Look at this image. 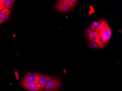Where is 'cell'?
Here are the masks:
<instances>
[{"mask_svg":"<svg viewBox=\"0 0 122 91\" xmlns=\"http://www.w3.org/2000/svg\"><path fill=\"white\" fill-rule=\"evenodd\" d=\"M2 1L5 8L10 10L12 9L15 2V0H2Z\"/></svg>","mask_w":122,"mask_h":91,"instance_id":"cell-10","label":"cell"},{"mask_svg":"<svg viewBox=\"0 0 122 91\" xmlns=\"http://www.w3.org/2000/svg\"><path fill=\"white\" fill-rule=\"evenodd\" d=\"M63 0L67 3L71 8L74 7L79 1L78 0Z\"/></svg>","mask_w":122,"mask_h":91,"instance_id":"cell-13","label":"cell"},{"mask_svg":"<svg viewBox=\"0 0 122 91\" xmlns=\"http://www.w3.org/2000/svg\"><path fill=\"white\" fill-rule=\"evenodd\" d=\"M56 9L58 11L61 12H66L72 9V8L67 3L63 0H60L56 5Z\"/></svg>","mask_w":122,"mask_h":91,"instance_id":"cell-5","label":"cell"},{"mask_svg":"<svg viewBox=\"0 0 122 91\" xmlns=\"http://www.w3.org/2000/svg\"><path fill=\"white\" fill-rule=\"evenodd\" d=\"M95 31V28L92 25H90L86 30L84 33L85 37V38H89L92 34Z\"/></svg>","mask_w":122,"mask_h":91,"instance_id":"cell-9","label":"cell"},{"mask_svg":"<svg viewBox=\"0 0 122 91\" xmlns=\"http://www.w3.org/2000/svg\"><path fill=\"white\" fill-rule=\"evenodd\" d=\"M5 8V5L3 2L2 0H0V13Z\"/></svg>","mask_w":122,"mask_h":91,"instance_id":"cell-14","label":"cell"},{"mask_svg":"<svg viewBox=\"0 0 122 91\" xmlns=\"http://www.w3.org/2000/svg\"><path fill=\"white\" fill-rule=\"evenodd\" d=\"M96 39H99V38L98 36L97 31L95 30V31L92 34L90 37L87 39V42L88 43H89V42H90L92 41L93 40Z\"/></svg>","mask_w":122,"mask_h":91,"instance_id":"cell-12","label":"cell"},{"mask_svg":"<svg viewBox=\"0 0 122 91\" xmlns=\"http://www.w3.org/2000/svg\"><path fill=\"white\" fill-rule=\"evenodd\" d=\"M98 36L101 43L104 46L107 45L112 35V30L109 25H105L97 31Z\"/></svg>","mask_w":122,"mask_h":91,"instance_id":"cell-1","label":"cell"},{"mask_svg":"<svg viewBox=\"0 0 122 91\" xmlns=\"http://www.w3.org/2000/svg\"><path fill=\"white\" fill-rule=\"evenodd\" d=\"M89 46L93 49H101L105 47L102 44L101 42L99 39H94L90 42Z\"/></svg>","mask_w":122,"mask_h":91,"instance_id":"cell-8","label":"cell"},{"mask_svg":"<svg viewBox=\"0 0 122 91\" xmlns=\"http://www.w3.org/2000/svg\"><path fill=\"white\" fill-rule=\"evenodd\" d=\"M22 86L26 89L30 91H39L40 89V85L39 83L37 85L28 84L26 83L23 80L21 81Z\"/></svg>","mask_w":122,"mask_h":91,"instance_id":"cell-6","label":"cell"},{"mask_svg":"<svg viewBox=\"0 0 122 91\" xmlns=\"http://www.w3.org/2000/svg\"><path fill=\"white\" fill-rule=\"evenodd\" d=\"M23 80L26 83L37 85L39 83V78L37 74L29 72L25 75Z\"/></svg>","mask_w":122,"mask_h":91,"instance_id":"cell-3","label":"cell"},{"mask_svg":"<svg viewBox=\"0 0 122 91\" xmlns=\"http://www.w3.org/2000/svg\"><path fill=\"white\" fill-rule=\"evenodd\" d=\"M97 25L96 27L95 30L98 31V30L101 28L105 25H108L107 22L105 19H101L97 21Z\"/></svg>","mask_w":122,"mask_h":91,"instance_id":"cell-11","label":"cell"},{"mask_svg":"<svg viewBox=\"0 0 122 91\" xmlns=\"http://www.w3.org/2000/svg\"><path fill=\"white\" fill-rule=\"evenodd\" d=\"M39 78V83L40 85V91H43L46 85V82L54 78L53 77L49 76L47 75H43L41 74H37Z\"/></svg>","mask_w":122,"mask_h":91,"instance_id":"cell-4","label":"cell"},{"mask_svg":"<svg viewBox=\"0 0 122 91\" xmlns=\"http://www.w3.org/2000/svg\"><path fill=\"white\" fill-rule=\"evenodd\" d=\"M11 11L7 8H5L0 13V24L6 21L11 15Z\"/></svg>","mask_w":122,"mask_h":91,"instance_id":"cell-7","label":"cell"},{"mask_svg":"<svg viewBox=\"0 0 122 91\" xmlns=\"http://www.w3.org/2000/svg\"><path fill=\"white\" fill-rule=\"evenodd\" d=\"M61 81L58 78H52L46 82L44 91H55L59 90L61 86Z\"/></svg>","mask_w":122,"mask_h":91,"instance_id":"cell-2","label":"cell"}]
</instances>
